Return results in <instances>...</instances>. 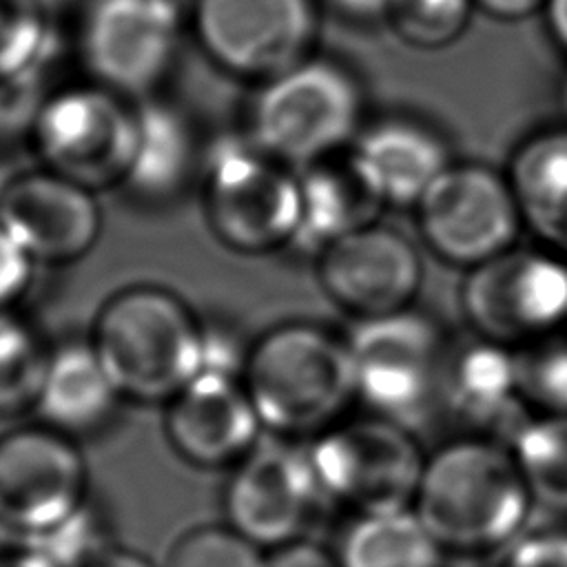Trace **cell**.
<instances>
[{
  "label": "cell",
  "instance_id": "cell-1",
  "mask_svg": "<svg viewBox=\"0 0 567 567\" xmlns=\"http://www.w3.org/2000/svg\"><path fill=\"white\" fill-rule=\"evenodd\" d=\"M241 381L270 436L312 441L357 401L346 337L321 323L290 319L248 346Z\"/></svg>",
  "mask_w": 567,
  "mask_h": 567
},
{
  "label": "cell",
  "instance_id": "cell-2",
  "mask_svg": "<svg viewBox=\"0 0 567 567\" xmlns=\"http://www.w3.org/2000/svg\"><path fill=\"white\" fill-rule=\"evenodd\" d=\"M89 341L124 401L168 403L202 370L204 319L162 284H128L97 308Z\"/></svg>",
  "mask_w": 567,
  "mask_h": 567
},
{
  "label": "cell",
  "instance_id": "cell-3",
  "mask_svg": "<svg viewBox=\"0 0 567 567\" xmlns=\"http://www.w3.org/2000/svg\"><path fill=\"white\" fill-rule=\"evenodd\" d=\"M532 505L512 450L458 439L427 454L412 509L441 549L485 551L512 540Z\"/></svg>",
  "mask_w": 567,
  "mask_h": 567
},
{
  "label": "cell",
  "instance_id": "cell-4",
  "mask_svg": "<svg viewBox=\"0 0 567 567\" xmlns=\"http://www.w3.org/2000/svg\"><path fill=\"white\" fill-rule=\"evenodd\" d=\"M202 213L230 252L264 257L290 248L299 224V173L246 131L217 135L202 153Z\"/></svg>",
  "mask_w": 567,
  "mask_h": 567
},
{
  "label": "cell",
  "instance_id": "cell-5",
  "mask_svg": "<svg viewBox=\"0 0 567 567\" xmlns=\"http://www.w3.org/2000/svg\"><path fill=\"white\" fill-rule=\"evenodd\" d=\"M363 91L354 73L317 51L255 84L244 131L292 168L343 153L361 131Z\"/></svg>",
  "mask_w": 567,
  "mask_h": 567
},
{
  "label": "cell",
  "instance_id": "cell-6",
  "mask_svg": "<svg viewBox=\"0 0 567 567\" xmlns=\"http://www.w3.org/2000/svg\"><path fill=\"white\" fill-rule=\"evenodd\" d=\"M27 140L42 168L93 193L122 186L135 140V102L93 80L53 89Z\"/></svg>",
  "mask_w": 567,
  "mask_h": 567
},
{
  "label": "cell",
  "instance_id": "cell-7",
  "mask_svg": "<svg viewBox=\"0 0 567 567\" xmlns=\"http://www.w3.org/2000/svg\"><path fill=\"white\" fill-rule=\"evenodd\" d=\"M184 38L179 0H86L78 24V55L93 80L140 102L159 95Z\"/></svg>",
  "mask_w": 567,
  "mask_h": 567
},
{
  "label": "cell",
  "instance_id": "cell-8",
  "mask_svg": "<svg viewBox=\"0 0 567 567\" xmlns=\"http://www.w3.org/2000/svg\"><path fill=\"white\" fill-rule=\"evenodd\" d=\"M308 450L328 503L354 514L412 507L427 458L410 427L372 412L341 419Z\"/></svg>",
  "mask_w": 567,
  "mask_h": 567
},
{
  "label": "cell",
  "instance_id": "cell-9",
  "mask_svg": "<svg viewBox=\"0 0 567 567\" xmlns=\"http://www.w3.org/2000/svg\"><path fill=\"white\" fill-rule=\"evenodd\" d=\"M412 213L423 246L463 270L514 248L523 228L507 175L476 162H450Z\"/></svg>",
  "mask_w": 567,
  "mask_h": 567
},
{
  "label": "cell",
  "instance_id": "cell-10",
  "mask_svg": "<svg viewBox=\"0 0 567 567\" xmlns=\"http://www.w3.org/2000/svg\"><path fill=\"white\" fill-rule=\"evenodd\" d=\"M190 31L221 73L259 84L315 53L317 0H193Z\"/></svg>",
  "mask_w": 567,
  "mask_h": 567
},
{
  "label": "cell",
  "instance_id": "cell-11",
  "mask_svg": "<svg viewBox=\"0 0 567 567\" xmlns=\"http://www.w3.org/2000/svg\"><path fill=\"white\" fill-rule=\"evenodd\" d=\"M461 310L481 339L514 350L556 334L567 323V259L509 248L465 270Z\"/></svg>",
  "mask_w": 567,
  "mask_h": 567
},
{
  "label": "cell",
  "instance_id": "cell-12",
  "mask_svg": "<svg viewBox=\"0 0 567 567\" xmlns=\"http://www.w3.org/2000/svg\"><path fill=\"white\" fill-rule=\"evenodd\" d=\"M357 401L368 412L405 427L425 416L441 390V334L423 315H394L354 321L346 337Z\"/></svg>",
  "mask_w": 567,
  "mask_h": 567
},
{
  "label": "cell",
  "instance_id": "cell-13",
  "mask_svg": "<svg viewBox=\"0 0 567 567\" xmlns=\"http://www.w3.org/2000/svg\"><path fill=\"white\" fill-rule=\"evenodd\" d=\"M323 496L308 441L268 436L233 465L224 489L228 525L259 547L301 538Z\"/></svg>",
  "mask_w": 567,
  "mask_h": 567
},
{
  "label": "cell",
  "instance_id": "cell-14",
  "mask_svg": "<svg viewBox=\"0 0 567 567\" xmlns=\"http://www.w3.org/2000/svg\"><path fill=\"white\" fill-rule=\"evenodd\" d=\"M86 501V463L73 436L44 423L0 436V514L20 538L55 525Z\"/></svg>",
  "mask_w": 567,
  "mask_h": 567
},
{
  "label": "cell",
  "instance_id": "cell-15",
  "mask_svg": "<svg viewBox=\"0 0 567 567\" xmlns=\"http://www.w3.org/2000/svg\"><path fill=\"white\" fill-rule=\"evenodd\" d=\"M326 299L354 321L410 310L421 284V252L403 233L368 224L315 257Z\"/></svg>",
  "mask_w": 567,
  "mask_h": 567
},
{
  "label": "cell",
  "instance_id": "cell-16",
  "mask_svg": "<svg viewBox=\"0 0 567 567\" xmlns=\"http://www.w3.org/2000/svg\"><path fill=\"white\" fill-rule=\"evenodd\" d=\"M0 224L47 266L86 257L102 235L97 193L49 168L18 171L4 195Z\"/></svg>",
  "mask_w": 567,
  "mask_h": 567
},
{
  "label": "cell",
  "instance_id": "cell-17",
  "mask_svg": "<svg viewBox=\"0 0 567 567\" xmlns=\"http://www.w3.org/2000/svg\"><path fill=\"white\" fill-rule=\"evenodd\" d=\"M264 425L239 377L197 374L164 403V434L175 454L197 467H233L259 441Z\"/></svg>",
  "mask_w": 567,
  "mask_h": 567
},
{
  "label": "cell",
  "instance_id": "cell-18",
  "mask_svg": "<svg viewBox=\"0 0 567 567\" xmlns=\"http://www.w3.org/2000/svg\"><path fill=\"white\" fill-rule=\"evenodd\" d=\"M350 155L379 202L392 208H414L452 162L434 131L405 117H388L361 128Z\"/></svg>",
  "mask_w": 567,
  "mask_h": 567
},
{
  "label": "cell",
  "instance_id": "cell-19",
  "mask_svg": "<svg viewBox=\"0 0 567 567\" xmlns=\"http://www.w3.org/2000/svg\"><path fill=\"white\" fill-rule=\"evenodd\" d=\"M122 401L89 337L51 346L33 403L38 423L73 439L95 434Z\"/></svg>",
  "mask_w": 567,
  "mask_h": 567
},
{
  "label": "cell",
  "instance_id": "cell-20",
  "mask_svg": "<svg viewBox=\"0 0 567 567\" xmlns=\"http://www.w3.org/2000/svg\"><path fill=\"white\" fill-rule=\"evenodd\" d=\"M204 148L190 117L153 95L135 102V140L122 188L146 204H166L199 175Z\"/></svg>",
  "mask_w": 567,
  "mask_h": 567
},
{
  "label": "cell",
  "instance_id": "cell-21",
  "mask_svg": "<svg viewBox=\"0 0 567 567\" xmlns=\"http://www.w3.org/2000/svg\"><path fill=\"white\" fill-rule=\"evenodd\" d=\"M299 173V224L292 239L295 250L317 257L337 239L374 224L385 208L350 148L319 159Z\"/></svg>",
  "mask_w": 567,
  "mask_h": 567
},
{
  "label": "cell",
  "instance_id": "cell-22",
  "mask_svg": "<svg viewBox=\"0 0 567 567\" xmlns=\"http://www.w3.org/2000/svg\"><path fill=\"white\" fill-rule=\"evenodd\" d=\"M523 228L540 248L567 259V128L525 137L505 171Z\"/></svg>",
  "mask_w": 567,
  "mask_h": 567
},
{
  "label": "cell",
  "instance_id": "cell-23",
  "mask_svg": "<svg viewBox=\"0 0 567 567\" xmlns=\"http://www.w3.org/2000/svg\"><path fill=\"white\" fill-rule=\"evenodd\" d=\"M441 392L447 408L470 425H498L520 401L516 350L476 341L463 348L441 374Z\"/></svg>",
  "mask_w": 567,
  "mask_h": 567
},
{
  "label": "cell",
  "instance_id": "cell-24",
  "mask_svg": "<svg viewBox=\"0 0 567 567\" xmlns=\"http://www.w3.org/2000/svg\"><path fill=\"white\" fill-rule=\"evenodd\" d=\"M443 549L412 507L363 512L337 545L341 567H436Z\"/></svg>",
  "mask_w": 567,
  "mask_h": 567
},
{
  "label": "cell",
  "instance_id": "cell-25",
  "mask_svg": "<svg viewBox=\"0 0 567 567\" xmlns=\"http://www.w3.org/2000/svg\"><path fill=\"white\" fill-rule=\"evenodd\" d=\"M512 454L534 505L567 512V414H538L514 432Z\"/></svg>",
  "mask_w": 567,
  "mask_h": 567
},
{
  "label": "cell",
  "instance_id": "cell-26",
  "mask_svg": "<svg viewBox=\"0 0 567 567\" xmlns=\"http://www.w3.org/2000/svg\"><path fill=\"white\" fill-rule=\"evenodd\" d=\"M51 346L18 310H0V419L33 410Z\"/></svg>",
  "mask_w": 567,
  "mask_h": 567
},
{
  "label": "cell",
  "instance_id": "cell-27",
  "mask_svg": "<svg viewBox=\"0 0 567 567\" xmlns=\"http://www.w3.org/2000/svg\"><path fill=\"white\" fill-rule=\"evenodd\" d=\"M474 9V0H392L383 22L405 47L441 51L467 31Z\"/></svg>",
  "mask_w": 567,
  "mask_h": 567
},
{
  "label": "cell",
  "instance_id": "cell-28",
  "mask_svg": "<svg viewBox=\"0 0 567 567\" xmlns=\"http://www.w3.org/2000/svg\"><path fill=\"white\" fill-rule=\"evenodd\" d=\"M22 545L53 567H89L113 547L102 512L89 501L55 525L24 536Z\"/></svg>",
  "mask_w": 567,
  "mask_h": 567
},
{
  "label": "cell",
  "instance_id": "cell-29",
  "mask_svg": "<svg viewBox=\"0 0 567 567\" xmlns=\"http://www.w3.org/2000/svg\"><path fill=\"white\" fill-rule=\"evenodd\" d=\"M518 394L538 414H567V337L549 334L516 350Z\"/></svg>",
  "mask_w": 567,
  "mask_h": 567
},
{
  "label": "cell",
  "instance_id": "cell-30",
  "mask_svg": "<svg viewBox=\"0 0 567 567\" xmlns=\"http://www.w3.org/2000/svg\"><path fill=\"white\" fill-rule=\"evenodd\" d=\"M257 543L230 525H206L179 536L164 567H264Z\"/></svg>",
  "mask_w": 567,
  "mask_h": 567
},
{
  "label": "cell",
  "instance_id": "cell-31",
  "mask_svg": "<svg viewBox=\"0 0 567 567\" xmlns=\"http://www.w3.org/2000/svg\"><path fill=\"white\" fill-rule=\"evenodd\" d=\"M44 97L42 78H0V137L29 135Z\"/></svg>",
  "mask_w": 567,
  "mask_h": 567
},
{
  "label": "cell",
  "instance_id": "cell-32",
  "mask_svg": "<svg viewBox=\"0 0 567 567\" xmlns=\"http://www.w3.org/2000/svg\"><path fill=\"white\" fill-rule=\"evenodd\" d=\"M38 261L0 224V310H16L33 284Z\"/></svg>",
  "mask_w": 567,
  "mask_h": 567
},
{
  "label": "cell",
  "instance_id": "cell-33",
  "mask_svg": "<svg viewBox=\"0 0 567 567\" xmlns=\"http://www.w3.org/2000/svg\"><path fill=\"white\" fill-rule=\"evenodd\" d=\"M503 567H567V529H543L518 538Z\"/></svg>",
  "mask_w": 567,
  "mask_h": 567
},
{
  "label": "cell",
  "instance_id": "cell-34",
  "mask_svg": "<svg viewBox=\"0 0 567 567\" xmlns=\"http://www.w3.org/2000/svg\"><path fill=\"white\" fill-rule=\"evenodd\" d=\"M264 567H341V563L334 551L312 540L297 538L272 547L264 558Z\"/></svg>",
  "mask_w": 567,
  "mask_h": 567
},
{
  "label": "cell",
  "instance_id": "cell-35",
  "mask_svg": "<svg viewBox=\"0 0 567 567\" xmlns=\"http://www.w3.org/2000/svg\"><path fill=\"white\" fill-rule=\"evenodd\" d=\"M547 0H474V7L492 20L518 22L536 11H545Z\"/></svg>",
  "mask_w": 567,
  "mask_h": 567
},
{
  "label": "cell",
  "instance_id": "cell-36",
  "mask_svg": "<svg viewBox=\"0 0 567 567\" xmlns=\"http://www.w3.org/2000/svg\"><path fill=\"white\" fill-rule=\"evenodd\" d=\"M326 2L348 20L370 22V20H385V13L392 0H326Z\"/></svg>",
  "mask_w": 567,
  "mask_h": 567
},
{
  "label": "cell",
  "instance_id": "cell-37",
  "mask_svg": "<svg viewBox=\"0 0 567 567\" xmlns=\"http://www.w3.org/2000/svg\"><path fill=\"white\" fill-rule=\"evenodd\" d=\"M545 16L551 38L567 53V0H547Z\"/></svg>",
  "mask_w": 567,
  "mask_h": 567
},
{
  "label": "cell",
  "instance_id": "cell-38",
  "mask_svg": "<svg viewBox=\"0 0 567 567\" xmlns=\"http://www.w3.org/2000/svg\"><path fill=\"white\" fill-rule=\"evenodd\" d=\"M89 567H157L155 563H151L146 556L131 551V549H120V547H111L106 554H102L93 565Z\"/></svg>",
  "mask_w": 567,
  "mask_h": 567
},
{
  "label": "cell",
  "instance_id": "cell-39",
  "mask_svg": "<svg viewBox=\"0 0 567 567\" xmlns=\"http://www.w3.org/2000/svg\"><path fill=\"white\" fill-rule=\"evenodd\" d=\"M0 567H53L49 560H44L33 549L20 545V549L2 551L0 554Z\"/></svg>",
  "mask_w": 567,
  "mask_h": 567
},
{
  "label": "cell",
  "instance_id": "cell-40",
  "mask_svg": "<svg viewBox=\"0 0 567 567\" xmlns=\"http://www.w3.org/2000/svg\"><path fill=\"white\" fill-rule=\"evenodd\" d=\"M20 2H24L27 7H31L49 18H55L73 7H82L86 0H20Z\"/></svg>",
  "mask_w": 567,
  "mask_h": 567
},
{
  "label": "cell",
  "instance_id": "cell-41",
  "mask_svg": "<svg viewBox=\"0 0 567 567\" xmlns=\"http://www.w3.org/2000/svg\"><path fill=\"white\" fill-rule=\"evenodd\" d=\"M16 168H11L7 162H2L0 159V210H2V204H4V195H7V190H9V184H11V179L16 177Z\"/></svg>",
  "mask_w": 567,
  "mask_h": 567
},
{
  "label": "cell",
  "instance_id": "cell-42",
  "mask_svg": "<svg viewBox=\"0 0 567 567\" xmlns=\"http://www.w3.org/2000/svg\"><path fill=\"white\" fill-rule=\"evenodd\" d=\"M11 536H16V532L9 527V523L0 514V554L7 551V543L11 540Z\"/></svg>",
  "mask_w": 567,
  "mask_h": 567
},
{
  "label": "cell",
  "instance_id": "cell-43",
  "mask_svg": "<svg viewBox=\"0 0 567 567\" xmlns=\"http://www.w3.org/2000/svg\"><path fill=\"white\" fill-rule=\"evenodd\" d=\"M560 102H563V109H565V113H567V80H565V84H563V93H560Z\"/></svg>",
  "mask_w": 567,
  "mask_h": 567
},
{
  "label": "cell",
  "instance_id": "cell-44",
  "mask_svg": "<svg viewBox=\"0 0 567 567\" xmlns=\"http://www.w3.org/2000/svg\"><path fill=\"white\" fill-rule=\"evenodd\" d=\"M179 2H182V4H190L193 0H179Z\"/></svg>",
  "mask_w": 567,
  "mask_h": 567
}]
</instances>
